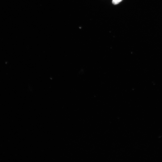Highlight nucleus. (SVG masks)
Returning <instances> with one entry per match:
<instances>
[{"mask_svg": "<svg viewBox=\"0 0 162 162\" xmlns=\"http://www.w3.org/2000/svg\"><path fill=\"white\" fill-rule=\"evenodd\" d=\"M123 0H112V3L113 4L115 5H116L119 4Z\"/></svg>", "mask_w": 162, "mask_h": 162, "instance_id": "obj_1", "label": "nucleus"}]
</instances>
